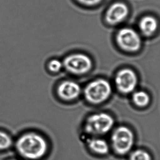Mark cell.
<instances>
[{"instance_id":"5b68a950","label":"cell","mask_w":160,"mask_h":160,"mask_svg":"<svg viewBox=\"0 0 160 160\" xmlns=\"http://www.w3.org/2000/svg\"><path fill=\"white\" fill-rule=\"evenodd\" d=\"M63 67L67 73L74 76H83L93 67L91 58L86 54L75 52L67 55L63 60Z\"/></svg>"},{"instance_id":"277c9868","label":"cell","mask_w":160,"mask_h":160,"mask_svg":"<svg viewBox=\"0 0 160 160\" xmlns=\"http://www.w3.org/2000/svg\"><path fill=\"white\" fill-rule=\"evenodd\" d=\"M114 123V120L110 115L105 112L95 113L87 118L84 130L87 133L93 136L104 135L113 128Z\"/></svg>"},{"instance_id":"52a82bcc","label":"cell","mask_w":160,"mask_h":160,"mask_svg":"<svg viewBox=\"0 0 160 160\" xmlns=\"http://www.w3.org/2000/svg\"><path fill=\"white\" fill-rule=\"evenodd\" d=\"M134 142L133 133L128 128L120 126L113 132L111 143L115 152L120 155H125L132 149Z\"/></svg>"},{"instance_id":"ba28073f","label":"cell","mask_w":160,"mask_h":160,"mask_svg":"<svg viewBox=\"0 0 160 160\" xmlns=\"http://www.w3.org/2000/svg\"><path fill=\"white\" fill-rule=\"evenodd\" d=\"M117 90L123 94L131 93L136 88L138 78L136 74L130 68H124L117 72L115 79Z\"/></svg>"},{"instance_id":"7a4b0ae2","label":"cell","mask_w":160,"mask_h":160,"mask_svg":"<svg viewBox=\"0 0 160 160\" xmlns=\"http://www.w3.org/2000/svg\"><path fill=\"white\" fill-rule=\"evenodd\" d=\"M83 92L87 102L93 104H100L110 97L112 88L108 81L98 79L87 84Z\"/></svg>"},{"instance_id":"9a60e30c","label":"cell","mask_w":160,"mask_h":160,"mask_svg":"<svg viewBox=\"0 0 160 160\" xmlns=\"http://www.w3.org/2000/svg\"><path fill=\"white\" fill-rule=\"evenodd\" d=\"M47 68L48 70L52 73H59L64 69L63 61L57 58L52 59L48 62Z\"/></svg>"},{"instance_id":"8fae6325","label":"cell","mask_w":160,"mask_h":160,"mask_svg":"<svg viewBox=\"0 0 160 160\" xmlns=\"http://www.w3.org/2000/svg\"><path fill=\"white\" fill-rule=\"evenodd\" d=\"M88 145L90 149L95 154L105 155L109 152L108 143L103 139L93 138L88 141Z\"/></svg>"},{"instance_id":"2e32d148","label":"cell","mask_w":160,"mask_h":160,"mask_svg":"<svg viewBox=\"0 0 160 160\" xmlns=\"http://www.w3.org/2000/svg\"><path fill=\"white\" fill-rule=\"evenodd\" d=\"M130 160H152V157L145 150L138 149L131 154Z\"/></svg>"},{"instance_id":"7c38bea8","label":"cell","mask_w":160,"mask_h":160,"mask_svg":"<svg viewBox=\"0 0 160 160\" xmlns=\"http://www.w3.org/2000/svg\"><path fill=\"white\" fill-rule=\"evenodd\" d=\"M132 100L136 106L145 107L149 104L150 98L149 94L145 91H138L133 94Z\"/></svg>"},{"instance_id":"8992f818","label":"cell","mask_w":160,"mask_h":160,"mask_svg":"<svg viewBox=\"0 0 160 160\" xmlns=\"http://www.w3.org/2000/svg\"><path fill=\"white\" fill-rule=\"evenodd\" d=\"M116 41L122 49L128 52H137L141 46V36L130 26H125L117 31Z\"/></svg>"},{"instance_id":"30bf717a","label":"cell","mask_w":160,"mask_h":160,"mask_svg":"<svg viewBox=\"0 0 160 160\" xmlns=\"http://www.w3.org/2000/svg\"><path fill=\"white\" fill-rule=\"evenodd\" d=\"M137 25L140 32L145 37H150L157 32L160 22L155 15L151 13H146L139 17Z\"/></svg>"},{"instance_id":"3957f363","label":"cell","mask_w":160,"mask_h":160,"mask_svg":"<svg viewBox=\"0 0 160 160\" xmlns=\"http://www.w3.org/2000/svg\"><path fill=\"white\" fill-rule=\"evenodd\" d=\"M131 13L129 5L122 0H115L106 7L103 15L104 24L119 26L127 20Z\"/></svg>"},{"instance_id":"9c48e42d","label":"cell","mask_w":160,"mask_h":160,"mask_svg":"<svg viewBox=\"0 0 160 160\" xmlns=\"http://www.w3.org/2000/svg\"><path fill=\"white\" fill-rule=\"evenodd\" d=\"M82 93L80 85L75 81L67 79L59 84L56 88V94L61 100L72 102L77 99Z\"/></svg>"},{"instance_id":"4fadbf2b","label":"cell","mask_w":160,"mask_h":160,"mask_svg":"<svg viewBox=\"0 0 160 160\" xmlns=\"http://www.w3.org/2000/svg\"><path fill=\"white\" fill-rule=\"evenodd\" d=\"M78 6L86 10H93L100 6L105 0H73Z\"/></svg>"},{"instance_id":"e0dca14e","label":"cell","mask_w":160,"mask_h":160,"mask_svg":"<svg viewBox=\"0 0 160 160\" xmlns=\"http://www.w3.org/2000/svg\"></svg>"},{"instance_id":"6da1fadb","label":"cell","mask_w":160,"mask_h":160,"mask_svg":"<svg viewBox=\"0 0 160 160\" xmlns=\"http://www.w3.org/2000/svg\"><path fill=\"white\" fill-rule=\"evenodd\" d=\"M16 149L21 156L29 160L42 158L47 152L48 144L41 134L34 132H27L18 138Z\"/></svg>"},{"instance_id":"5bb4252c","label":"cell","mask_w":160,"mask_h":160,"mask_svg":"<svg viewBox=\"0 0 160 160\" xmlns=\"http://www.w3.org/2000/svg\"><path fill=\"white\" fill-rule=\"evenodd\" d=\"M12 144L13 140L9 134L0 131V150L8 149L12 145Z\"/></svg>"}]
</instances>
